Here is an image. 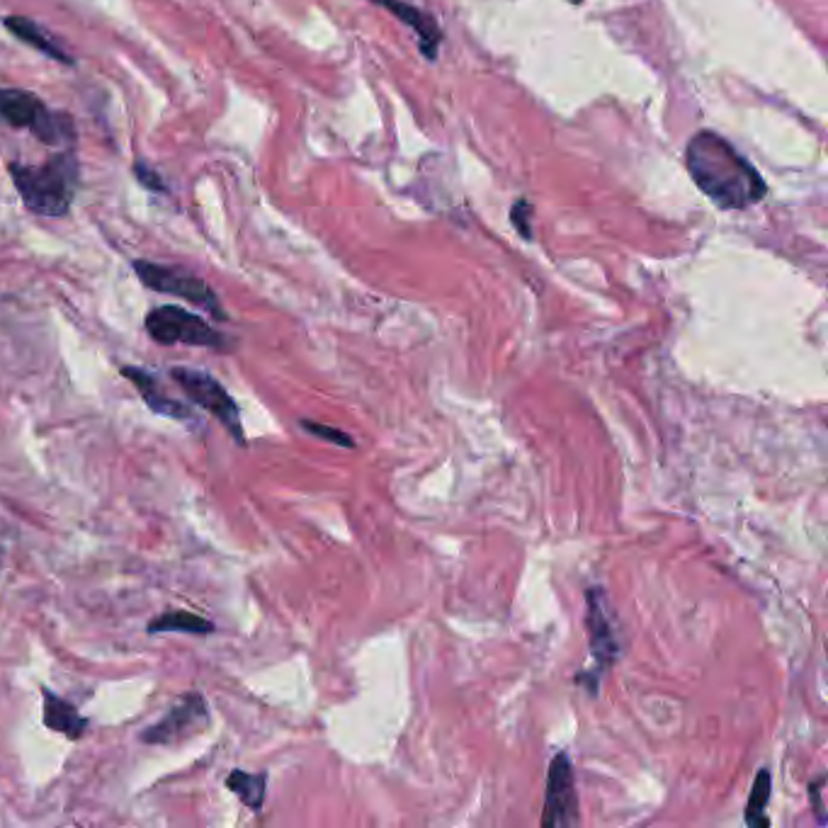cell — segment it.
<instances>
[{
    "label": "cell",
    "mask_w": 828,
    "mask_h": 828,
    "mask_svg": "<svg viewBox=\"0 0 828 828\" xmlns=\"http://www.w3.org/2000/svg\"><path fill=\"white\" fill-rule=\"evenodd\" d=\"M42 700H44V727L47 729L59 731L71 741L83 739L86 729H88V719L78 715V709L71 702H66L49 688H42Z\"/></svg>",
    "instance_id": "7c38bea8"
},
{
    "label": "cell",
    "mask_w": 828,
    "mask_h": 828,
    "mask_svg": "<svg viewBox=\"0 0 828 828\" xmlns=\"http://www.w3.org/2000/svg\"><path fill=\"white\" fill-rule=\"evenodd\" d=\"M301 428L309 430L311 436H319L328 442H336V445H343V447H352V440L350 436H346L343 430H336V428H328V426H319V423H311V420H301Z\"/></svg>",
    "instance_id": "e0dca14e"
},
{
    "label": "cell",
    "mask_w": 828,
    "mask_h": 828,
    "mask_svg": "<svg viewBox=\"0 0 828 828\" xmlns=\"http://www.w3.org/2000/svg\"><path fill=\"white\" fill-rule=\"evenodd\" d=\"M209 727V707L200 692H188L170 707V712L141 731L143 744L153 746H173L190 739Z\"/></svg>",
    "instance_id": "52a82bcc"
},
{
    "label": "cell",
    "mask_w": 828,
    "mask_h": 828,
    "mask_svg": "<svg viewBox=\"0 0 828 828\" xmlns=\"http://www.w3.org/2000/svg\"><path fill=\"white\" fill-rule=\"evenodd\" d=\"M530 215H532V207H530L528 200H518L510 209V219H512V223H516V229L522 233V239H530V236H532Z\"/></svg>",
    "instance_id": "ac0fdd59"
},
{
    "label": "cell",
    "mask_w": 828,
    "mask_h": 828,
    "mask_svg": "<svg viewBox=\"0 0 828 828\" xmlns=\"http://www.w3.org/2000/svg\"><path fill=\"white\" fill-rule=\"evenodd\" d=\"M377 6L387 8L393 18H399L403 24H409V28L418 34L420 39V51L432 61L438 57V49H440V42H442V30L438 28V22L432 16H428V12L418 10L409 3H403V0H375Z\"/></svg>",
    "instance_id": "8fae6325"
},
{
    "label": "cell",
    "mask_w": 828,
    "mask_h": 828,
    "mask_svg": "<svg viewBox=\"0 0 828 828\" xmlns=\"http://www.w3.org/2000/svg\"><path fill=\"white\" fill-rule=\"evenodd\" d=\"M170 377L176 379V385L186 391V397L194 406H200L202 411L212 413L219 423L229 430V436L236 442L246 445L239 406H236L233 397L227 389H223V385L217 377L207 375L202 370H188V367H173V370H170Z\"/></svg>",
    "instance_id": "5b68a950"
},
{
    "label": "cell",
    "mask_w": 828,
    "mask_h": 828,
    "mask_svg": "<svg viewBox=\"0 0 828 828\" xmlns=\"http://www.w3.org/2000/svg\"><path fill=\"white\" fill-rule=\"evenodd\" d=\"M686 166L695 186L719 209H746L768 194L758 170L715 131H698L690 139Z\"/></svg>",
    "instance_id": "6da1fadb"
},
{
    "label": "cell",
    "mask_w": 828,
    "mask_h": 828,
    "mask_svg": "<svg viewBox=\"0 0 828 828\" xmlns=\"http://www.w3.org/2000/svg\"><path fill=\"white\" fill-rule=\"evenodd\" d=\"M0 117L18 129H28L32 134L54 147L76 139V127L69 114L49 110L37 96L20 88H0Z\"/></svg>",
    "instance_id": "3957f363"
},
{
    "label": "cell",
    "mask_w": 828,
    "mask_h": 828,
    "mask_svg": "<svg viewBox=\"0 0 828 828\" xmlns=\"http://www.w3.org/2000/svg\"><path fill=\"white\" fill-rule=\"evenodd\" d=\"M588 635H590V651H593L600 668H608L620 656V641H617L615 620L608 610L606 593L600 588L588 590Z\"/></svg>",
    "instance_id": "9c48e42d"
},
{
    "label": "cell",
    "mask_w": 828,
    "mask_h": 828,
    "mask_svg": "<svg viewBox=\"0 0 828 828\" xmlns=\"http://www.w3.org/2000/svg\"><path fill=\"white\" fill-rule=\"evenodd\" d=\"M10 178L22 204L39 217H66L78 190V163L71 153H57L42 166L10 163Z\"/></svg>",
    "instance_id": "7a4b0ae2"
},
{
    "label": "cell",
    "mask_w": 828,
    "mask_h": 828,
    "mask_svg": "<svg viewBox=\"0 0 828 828\" xmlns=\"http://www.w3.org/2000/svg\"><path fill=\"white\" fill-rule=\"evenodd\" d=\"M134 272L139 275V280L143 285L153 289V292L180 297L190 301V305L204 309L207 313H212L215 319L227 321V311H223L217 292L202 278H197V275L180 268H166L149 260H137Z\"/></svg>",
    "instance_id": "8992f818"
},
{
    "label": "cell",
    "mask_w": 828,
    "mask_h": 828,
    "mask_svg": "<svg viewBox=\"0 0 828 828\" xmlns=\"http://www.w3.org/2000/svg\"><path fill=\"white\" fill-rule=\"evenodd\" d=\"M147 333L161 346H194L209 350H229V338L215 331L202 317L182 307H159L149 311Z\"/></svg>",
    "instance_id": "277c9868"
},
{
    "label": "cell",
    "mask_w": 828,
    "mask_h": 828,
    "mask_svg": "<svg viewBox=\"0 0 828 828\" xmlns=\"http://www.w3.org/2000/svg\"><path fill=\"white\" fill-rule=\"evenodd\" d=\"M122 375L129 379L131 385H134V389L141 393V399L147 401V406L153 413L182 420V423H192L194 420V411L190 409V406L186 401H178L176 397H170L166 387L161 385V379L156 375L141 370V367H122Z\"/></svg>",
    "instance_id": "30bf717a"
},
{
    "label": "cell",
    "mask_w": 828,
    "mask_h": 828,
    "mask_svg": "<svg viewBox=\"0 0 828 828\" xmlns=\"http://www.w3.org/2000/svg\"><path fill=\"white\" fill-rule=\"evenodd\" d=\"M134 176H137V180L147 190H151V192H166V182L161 180V176L156 173V170L151 166L143 163V161H137L134 163Z\"/></svg>",
    "instance_id": "d6986e66"
},
{
    "label": "cell",
    "mask_w": 828,
    "mask_h": 828,
    "mask_svg": "<svg viewBox=\"0 0 828 828\" xmlns=\"http://www.w3.org/2000/svg\"><path fill=\"white\" fill-rule=\"evenodd\" d=\"M824 780H817V782H814L811 787H809V795L814 797V809H817V814H819V821H824V807H821V799H819V785H821Z\"/></svg>",
    "instance_id": "ffe728a7"
},
{
    "label": "cell",
    "mask_w": 828,
    "mask_h": 828,
    "mask_svg": "<svg viewBox=\"0 0 828 828\" xmlns=\"http://www.w3.org/2000/svg\"><path fill=\"white\" fill-rule=\"evenodd\" d=\"M3 24H6V30L10 32V34H16L18 39H20V42H24V44H30L32 49H37V51H42V54L44 57H51V59H54V61H61V63H73L71 61V57L69 54H66V51L63 49H59V44L54 42V39H51L42 28H39V24L37 22H32L30 18H22V16H10V18H6L3 20Z\"/></svg>",
    "instance_id": "4fadbf2b"
},
{
    "label": "cell",
    "mask_w": 828,
    "mask_h": 828,
    "mask_svg": "<svg viewBox=\"0 0 828 828\" xmlns=\"http://www.w3.org/2000/svg\"><path fill=\"white\" fill-rule=\"evenodd\" d=\"M149 635H166V632H188L197 637H207L215 632V622L207 617L194 615L188 610H168L149 622Z\"/></svg>",
    "instance_id": "5bb4252c"
},
{
    "label": "cell",
    "mask_w": 828,
    "mask_h": 828,
    "mask_svg": "<svg viewBox=\"0 0 828 828\" xmlns=\"http://www.w3.org/2000/svg\"><path fill=\"white\" fill-rule=\"evenodd\" d=\"M227 787L239 797L243 805L251 811H260L262 801H266V787H268V772H246V770H231L227 778Z\"/></svg>",
    "instance_id": "9a60e30c"
},
{
    "label": "cell",
    "mask_w": 828,
    "mask_h": 828,
    "mask_svg": "<svg viewBox=\"0 0 828 828\" xmlns=\"http://www.w3.org/2000/svg\"><path fill=\"white\" fill-rule=\"evenodd\" d=\"M578 819L581 817H578V795H576V785H573L571 760L563 754H559L549 766L542 826L547 828L573 826L578 824Z\"/></svg>",
    "instance_id": "ba28073f"
},
{
    "label": "cell",
    "mask_w": 828,
    "mask_h": 828,
    "mask_svg": "<svg viewBox=\"0 0 828 828\" xmlns=\"http://www.w3.org/2000/svg\"><path fill=\"white\" fill-rule=\"evenodd\" d=\"M770 787H772L770 770L764 768V770H760L756 775L751 799H748V807H746V824L748 826H770V819L766 817V805H768V799H770Z\"/></svg>",
    "instance_id": "2e32d148"
}]
</instances>
